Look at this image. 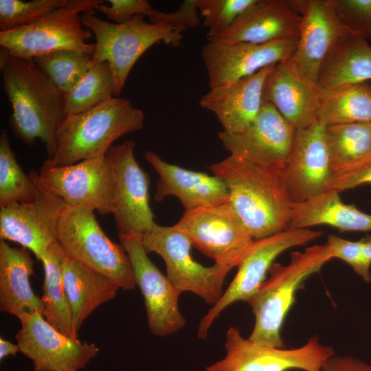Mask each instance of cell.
<instances>
[{"label":"cell","mask_w":371,"mask_h":371,"mask_svg":"<svg viewBox=\"0 0 371 371\" xmlns=\"http://www.w3.org/2000/svg\"><path fill=\"white\" fill-rule=\"evenodd\" d=\"M0 68L12 108L9 120L13 133L29 145L40 139L52 159L56 153L58 131L67 115L65 93L33 59L10 56L2 47Z\"/></svg>","instance_id":"6da1fadb"},{"label":"cell","mask_w":371,"mask_h":371,"mask_svg":"<svg viewBox=\"0 0 371 371\" xmlns=\"http://www.w3.org/2000/svg\"><path fill=\"white\" fill-rule=\"evenodd\" d=\"M209 169L226 183L229 203L254 240L289 228L293 203L283 170L232 155Z\"/></svg>","instance_id":"7a4b0ae2"},{"label":"cell","mask_w":371,"mask_h":371,"mask_svg":"<svg viewBox=\"0 0 371 371\" xmlns=\"http://www.w3.org/2000/svg\"><path fill=\"white\" fill-rule=\"evenodd\" d=\"M331 259L326 243L308 247L303 251L292 252L286 265L273 262L268 271L269 278L247 301L255 317L248 338L263 345L284 348L282 327L295 302L297 291L308 277Z\"/></svg>","instance_id":"3957f363"},{"label":"cell","mask_w":371,"mask_h":371,"mask_svg":"<svg viewBox=\"0 0 371 371\" xmlns=\"http://www.w3.org/2000/svg\"><path fill=\"white\" fill-rule=\"evenodd\" d=\"M144 120L142 111L129 100L114 96L84 112L67 115L58 131L56 153L49 160L65 166L105 156L117 139L141 130Z\"/></svg>","instance_id":"277c9868"},{"label":"cell","mask_w":371,"mask_h":371,"mask_svg":"<svg viewBox=\"0 0 371 371\" xmlns=\"http://www.w3.org/2000/svg\"><path fill=\"white\" fill-rule=\"evenodd\" d=\"M137 15L123 23H111L83 12V25L95 38L90 67L101 62L109 65L114 80V96L118 97L133 65L140 56L156 43L164 42L179 46L187 27L172 23H152Z\"/></svg>","instance_id":"5b68a950"},{"label":"cell","mask_w":371,"mask_h":371,"mask_svg":"<svg viewBox=\"0 0 371 371\" xmlns=\"http://www.w3.org/2000/svg\"><path fill=\"white\" fill-rule=\"evenodd\" d=\"M89 206H66L59 219L57 238L66 254L131 291L136 283L131 260L122 245L103 232Z\"/></svg>","instance_id":"8992f818"},{"label":"cell","mask_w":371,"mask_h":371,"mask_svg":"<svg viewBox=\"0 0 371 371\" xmlns=\"http://www.w3.org/2000/svg\"><path fill=\"white\" fill-rule=\"evenodd\" d=\"M101 0H68L67 3L27 25L0 32V45L10 56L33 59L55 51L71 49L93 54V33L85 28L83 12H94Z\"/></svg>","instance_id":"52a82bcc"},{"label":"cell","mask_w":371,"mask_h":371,"mask_svg":"<svg viewBox=\"0 0 371 371\" xmlns=\"http://www.w3.org/2000/svg\"><path fill=\"white\" fill-rule=\"evenodd\" d=\"M141 236L147 254L155 252L164 260L166 276L179 291L191 292L212 306L219 300L232 267L215 263L205 267L194 260L190 239L175 225L166 227L155 223Z\"/></svg>","instance_id":"ba28073f"},{"label":"cell","mask_w":371,"mask_h":371,"mask_svg":"<svg viewBox=\"0 0 371 371\" xmlns=\"http://www.w3.org/2000/svg\"><path fill=\"white\" fill-rule=\"evenodd\" d=\"M215 264L238 267L254 239L228 202L184 211L175 225Z\"/></svg>","instance_id":"9c48e42d"},{"label":"cell","mask_w":371,"mask_h":371,"mask_svg":"<svg viewBox=\"0 0 371 371\" xmlns=\"http://www.w3.org/2000/svg\"><path fill=\"white\" fill-rule=\"evenodd\" d=\"M225 356L206 371H319L325 361L335 355L331 346L321 344L317 335L303 346L285 349L263 345L245 338L236 326L226 332Z\"/></svg>","instance_id":"30bf717a"},{"label":"cell","mask_w":371,"mask_h":371,"mask_svg":"<svg viewBox=\"0 0 371 371\" xmlns=\"http://www.w3.org/2000/svg\"><path fill=\"white\" fill-rule=\"evenodd\" d=\"M322 232L310 228H288L282 232L254 240L239 265L238 271L219 300L201 318L197 336L206 339L208 330L220 314L232 304L246 302L265 280L275 259L284 251L306 245L319 238Z\"/></svg>","instance_id":"8fae6325"},{"label":"cell","mask_w":371,"mask_h":371,"mask_svg":"<svg viewBox=\"0 0 371 371\" xmlns=\"http://www.w3.org/2000/svg\"><path fill=\"white\" fill-rule=\"evenodd\" d=\"M32 172L38 183L66 206L86 205L100 214L112 213L115 183L106 155L65 166H56L47 159L38 173Z\"/></svg>","instance_id":"7c38bea8"},{"label":"cell","mask_w":371,"mask_h":371,"mask_svg":"<svg viewBox=\"0 0 371 371\" xmlns=\"http://www.w3.org/2000/svg\"><path fill=\"white\" fill-rule=\"evenodd\" d=\"M135 146L134 141L128 140L111 146L106 154L114 179L111 214L118 234L142 235L155 223L149 205L150 177L135 159Z\"/></svg>","instance_id":"4fadbf2b"},{"label":"cell","mask_w":371,"mask_h":371,"mask_svg":"<svg viewBox=\"0 0 371 371\" xmlns=\"http://www.w3.org/2000/svg\"><path fill=\"white\" fill-rule=\"evenodd\" d=\"M131 262L134 278L144 296L148 326L158 337L175 334L186 324L179 308L181 293L150 260L140 234H118Z\"/></svg>","instance_id":"5bb4252c"},{"label":"cell","mask_w":371,"mask_h":371,"mask_svg":"<svg viewBox=\"0 0 371 371\" xmlns=\"http://www.w3.org/2000/svg\"><path fill=\"white\" fill-rule=\"evenodd\" d=\"M19 319L21 328L15 338L35 371H78L99 352L95 344L65 335L38 312L25 314Z\"/></svg>","instance_id":"9a60e30c"},{"label":"cell","mask_w":371,"mask_h":371,"mask_svg":"<svg viewBox=\"0 0 371 371\" xmlns=\"http://www.w3.org/2000/svg\"><path fill=\"white\" fill-rule=\"evenodd\" d=\"M298 40L264 44L209 41L201 49L210 89L231 84L270 65L289 60Z\"/></svg>","instance_id":"2e32d148"},{"label":"cell","mask_w":371,"mask_h":371,"mask_svg":"<svg viewBox=\"0 0 371 371\" xmlns=\"http://www.w3.org/2000/svg\"><path fill=\"white\" fill-rule=\"evenodd\" d=\"M29 175L40 189L37 199L0 208V238L20 244L42 260L49 246L58 240L57 228L65 203Z\"/></svg>","instance_id":"e0dca14e"},{"label":"cell","mask_w":371,"mask_h":371,"mask_svg":"<svg viewBox=\"0 0 371 371\" xmlns=\"http://www.w3.org/2000/svg\"><path fill=\"white\" fill-rule=\"evenodd\" d=\"M295 131L271 103L264 102L255 120L244 131L229 133L222 131L218 135L230 155L283 170Z\"/></svg>","instance_id":"ac0fdd59"},{"label":"cell","mask_w":371,"mask_h":371,"mask_svg":"<svg viewBox=\"0 0 371 371\" xmlns=\"http://www.w3.org/2000/svg\"><path fill=\"white\" fill-rule=\"evenodd\" d=\"M325 126L316 119L296 128L293 147L283 169L293 203H300L328 190L333 175Z\"/></svg>","instance_id":"d6986e66"},{"label":"cell","mask_w":371,"mask_h":371,"mask_svg":"<svg viewBox=\"0 0 371 371\" xmlns=\"http://www.w3.org/2000/svg\"><path fill=\"white\" fill-rule=\"evenodd\" d=\"M301 15L299 39L288 60L308 82L316 85L323 63L344 35L347 34L335 14L332 0H291Z\"/></svg>","instance_id":"ffe728a7"},{"label":"cell","mask_w":371,"mask_h":371,"mask_svg":"<svg viewBox=\"0 0 371 371\" xmlns=\"http://www.w3.org/2000/svg\"><path fill=\"white\" fill-rule=\"evenodd\" d=\"M276 65L235 82L220 86L203 95L199 104L213 112L223 131L238 133L247 129L258 116L263 104V88Z\"/></svg>","instance_id":"44dd1931"},{"label":"cell","mask_w":371,"mask_h":371,"mask_svg":"<svg viewBox=\"0 0 371 371\" xmlns=\"http://www.w3.org/2000/svg\"><path fill=\"white\" fill-rule=\"evenodd\" d=\"M144 158L159 175L155 195L157 201L172 195L188 211L229 201L227 186L219 177L168 164L150 150L144 153Z\"/></svg>","instance_id":"7402d4cb"},{"label":"cell","mask_w":371,"mask_h":371,"mask_svg":"<svg viewBox=\"0 0 371 371\" xmlns=\"http://www.w3.org/2000/svg\"><path fill=\"white\" fill-rule=\"evenodd\" d=\"M301 15L290 0H258L216 39L264 44L298 40Z\"/></svg>","instance_id":"603a6c76"},{"label":"cell","mask_w":371,"mask_h":371,"mask_svg":"<svg viewBox=\"0 0 371 371\" xmlns=\"http://www.w3.org/2000/svg\"><path fill=\"white\" fill-rule=\"evenodd\" d=\"M322 93L293 68L288 60L276 65L263 88V102L271 103L295 128L304 127L317 118Z\"/></svg>","instance_id":"cb8c5ba5"},{"label":"cell","mask_w":371,"mask_h":371,"mask_svg":"<svg viewBox=\"0 0 371 371\" xmlns=\"http://www.w3.org/2000/svg\"><path fill=\"white\" fill-rule=\"evenodd\" d=\"M34 261L28 249L12 247L0 240V310L20 319L23 315L38 312L44 305L31 286Z\"/></svg>","instance_id":"d4e9b609"},{"label":"cell","mask_w":371,"mask_h":371,"mask_svg":"<svg viewBox=\"0 0 371 371\" xmlns=\"http://www.w3.org/2000/svg\"><path fill=\"white\" fill-rule=\"evenodd\" d=\"M368 80H371L370 45L363 37L345 34L323 63L317 86L322 96Z\"/></svg>","instance_id":"484cf974"},{"label":"cell","mask_w":371,"mask_h":371,"mask_svg":"<svg viewBox=\"0 0 371 371\" xmlns=\"http://www.w3.org/2000/svg\"><path fill=\"white\" fill-rule=\"evenodd\" d=\"M63 280L70 305L74 330L100 305L114 298L118 285L106 276L83 265L66 254Z\"/></svg>","instance_id":"4316f807"},{"label":"cell","mask_w":371,"mask_h":371,"mask_svg":"<svg viewBox=\"0 0 371 371\" xmlns=\"http://www.w3.org/2000/svg\"><path fill=\"white\" fill-rule=\"evenodd\" d=\"M339 192L328 190L300 203H293L289 228L326 225L341 232L371 231V214L342 201Z\"/></svg>","instance_id":"83f0119b"},{"label":"cell","mask_w":371,"mask_h":371,"mask_svg":"<svg viewBox=\"0 0 371 371\" xmlns=\"http://www.w3.org/2000/svg\"><path fill=\"white\" fill-rule=\"evenodd\" d=\"M66 253L58 240L52 243L41 260L44 268L43 296L45 319L58 330L78 338L74 330L70 305L63 280Z\"/></svg>","instance_id":"f1b7e54d"},{"label":"cell","mask_w":371,"mask_h":371,"mask_svg":"<svg viewBox=\"0 0 371 371\" xmlns=\"http://www.w3.org/2000/svg\"><path fill=\"white\" fill-rule=\"evenodd\" d=\"M316 118L325 126L371 122V84H355L322 95Z\"/></svg>","instance_id":"f546056e"},{"label":"cell","mask_w":371,"mask_h":371,"mask_svg":"<svg viewBox=\"0 0 371 371\" xmlns=\"http://www.w3.org/2000/svg\"><path fill=\"white\" fill-rule=\"evenodd\" d=\"M325 134L333 173L361 164L371 155V122L328 126Z\"/></svg>","instance_id":"4dcf8cb0"},{"label":"cell","mask_w":371,"mask_h":371,"mask_svg":"<svg viewBox=\"0 0 371 371\" xmlns=\"http://www.w3.org/2000/svg\"><path fill=\"white\" fill-rule=\"evenodd\" d=\"M40 193L36 181L26 175L12 151L7 131L0 133V208L35 201Z\"/></svg>","instance_id":"1f68e13d"},{"label":"cell","mask_w":371,"mask_h":371,"mask_svg":"<svg viewBox=\"0 0 371 371\" xmlns=\"http://www.w3.org/2000/svg\"><path fill=\"white\" fill-rule=\"evenodd\" d=\"M114 96V80L108 63L91 66L79 82L65 94L67 115L77 114ZM115 97V96H114Z\"/></svg>","instance_id":"d6a6232c"},{"label":"cell","mask_w":371,"mask_h":371,"mask_svg":"<svg viewBox=\"0 0 371 371\" xmlns=\"http://www.w3.org/2000/svg\"><path fill=\"white\" fill-rule=\"evenodd\" d=\"M92 54L63 49L33 58L51 81L65 94L69 92L90 68Z\"/></svg>","instance_id":"836d02e7"},{"label":"cell","mask_w":371,"mask_h":371,"mask_svg":"<svg viewBox=\"0 0 371 371\" xmlns=\"http://www.w3.org/2000/svg\"><path fill=\"white\" fill-rule=\"evenodd\" d=\"M258 0H196V8L208 28L207 38H218Z\"/></svg>","instance_id":"e575fe53"},{"label":"cell","mask_w":371,"mask_h":371,"mask_svg":"<svg viewBox=\"0 0 371 371\" xmlns=\"http://www.w3.org/2000/svg\"><path fill=\"white\" fill-rule=\"evenodd\" d=\"M68 0H0V32L30 24L65 5Z\"/></svg>","instance_id":"d590c367"},{"label":"cell","mask_w":371,"mask_h":371,"mask_svg":"<svg viewBox=\"0 0 371 371\" xmlns=\"http://www.w3.org/2000/svg\"><path fill=\"white\" fill-rule=\"evenodd\" d=\"M332 4L347 34L371 39V0H332Z\"/></svg>","instance_id":"8d00e7d4"},{"label":"cell","mask_w":371,"mask_h":371,"mask_svg":"<svg viewBox=\"0 0 371 371\" xmlns=\"http://www.w3.org/2000/svg\"><path fill=\"white\" fill-rule=\"evenodd\" d=\"M332 258L347 262L366 282H371V273L363 263L360 240L352 241L329 234L327 241Z\"/></svg>","instance_id":"74e56055"},{"label":"cell","mask_w":371,"mask_h":371,"mask_svg":"<svg viewBox=\"0 0 371 371\" xmlns=\"http://www.w3.org/2000/svg\"><path fill=\"white\" fill-rule=\"evenodd\" d=\"M104 2L99 4L95 10L115 23H125L137 15L151 19L156 10L146 0H109L106 1L109 5Z\"/></svg>","instance_id":"f35d334b"},{"label":"cell","mask_w":371,"mask_h":371,"mask_svg":"<svg viewBox=\"0 0 371 371\" xmlns=\"http://www.w3.org/2000/svg\"><path fill=\"white\" fill-rule=\"evenodd\" d=\"M371 183V161L334 172L328 190L338 192Z\"/></svg>","instance_id":"ab89813d"},{"label":"cell","mask_w":371,"mask_h":371,"mask_svg":"<svg viewBox=\"0 0 371 371\" xmlns=\"http://www.w3.org/2000/svg\"><path fill=\"white\" fill-rule=\"evenodd\" d=\"M319 371H371V364L350 355L335 354L325 361Z\"/></svg>","instance_id":"60d3db41"},{"label":"cell","mask_w":371,"mask_h":371,"mask_svg":"<svg viewBox=\"0 0 371 371\" xmlns=\"http://www.w3.org/2000/svg\"><path fill=\"white\" fill-rule=\"evenodd\" d=\"M20 351L19 345L12 344V342L0 338V360H3L5 357L12 355L15 356Z\"/></svg>","instance_id":"b9f144b4"},{"label":"cell","mask_w":371,"mask_h":371,"mask_svg":"<svg viewBox=\"0 0 371 371\" xmlns=\"http://www.w3.org/2000/svg\"><path fill=\"white\" fill-rule=\"evenodd\" d=\"M359 240L364 265L370 270L371 266V236H366Z\"/></svg>","instance_id":"7bdbcfd3"},{"label":"cell","mask_w":371,"mask_h":371,"mask_svg":"<svg viewBox=\"0 0 371 371\" xmlns=\"http://www.w3.org/2000/svg\"><path fill=\"white\" fill-rule=\"evenodd\" d=\"M370 161H371V155H370V157L368 158V159L366 161V162ZM366 162H364V163H366Z\"/></svg>","instance_id":"ee69618b"}]
</instances>
